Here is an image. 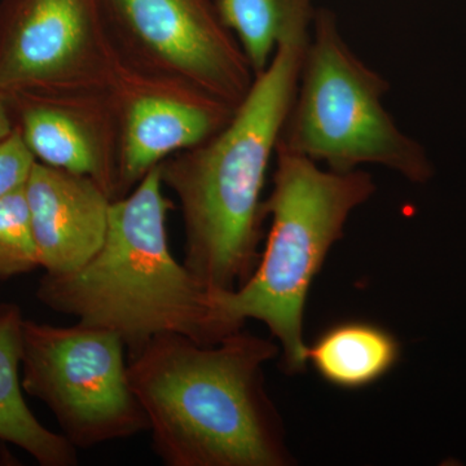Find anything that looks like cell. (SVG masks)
<instances>
[{
  "instance_id": "obj_4",
  "label": "cell",
  "mask_w": 466,
  "mask_h": 466,
  "mask_svg": "<svg viewBox=\"0 0 466 466\" xmlns=\"http://www.w3.org/2000/svg\"><path fill=\"white\" fill-rule=\"evenodd\" d=\"M271 195L265 201L271 228L253 275L238 289L213 293L214 305L229 324L262 321L280 341L285 370H305L303 311L315 276L343 238L350 214L366 204L377 187L372 175L334 173L317 162L276 152Z\"/></svg>"
},
{
  "instance_id": "obj_11",
  "label": "cell",
  "mask_w": 466,
  "mask_h": 466,
  "mask_svg": "<svg viewBox=\"0 0 466 466\" xmlns=\"http://www.w3.org/2000/svg\"><path fill=\"white\" fill-rule=\"evenodd\" d=\"M25 195L46 274L76 271L97 253L106 240L113 202L99 184L35 161Z\"/></svg>"
},
{
  "instance_id": "obj_12",
  "label": "cell",
  "mask_w": 466,
  "mask_h": 466,
  "mask_svg": "<svg viewBox=\"0 0 466 466\" xmlns=\"http://www.w3.org/2000/svg\"><path fill=\"white\" fill-rule=\"evenodd\" d=\"M24 321L18 306L0 305V441L20 447L42 466H76V447L66 435L43 426L24 400Z\"/></svg>"
},
{
  "instance_id": "obj_16",
  "label": "cell",
  "mask_w": 466,
  "mask_h": 466,
  "mask_svg": "<svg viewBox=\"0 0 466 466\" xmlns=\"http://www.w3.org/2000/svg\"><path fill=\"white\" fill-rule=\"evenodd\" d=\"M35 158L16 131L0 140V198L25 184Z\"/></svg>"
},
{
  "instance_id": "obj_5",
  "label": "cell",
  "mask_w": 466,
  "mask_h": 466,
  "mask_svg": "<svg viewBox=\"0 0 466 466\" xmlns=\"http://www.w3.org/2000/svg\"><path fill=\"white\" fill-rule=\"evenodd\" d=\"M390 87L350 48L334 12L317 9L276 152L324 162L334 173L380 165L410 182H428L433 167L424 147L383 106Z\"/></svg>"
},
{
  "instance_id": "obj_6",
  "label": "cell",
  "mask_w": 466,
  "mask_h": 466,
  "mask_svg": "<svg viewBox=\"0 0 466 466\" xmlns=\"http://www.w3.org/2000/svg\"><path fill=\"white\" fill-rule=\"evenodd\" d=\"M118 334L78 323L24 321V390L46 404L76 450L149 431L148 417L128 381Z\"/></svg>"
},
{
  "instance_id": "obj_15",
  "label": "cell",
  "mask_w": 466,
  "mask_h": 466,
  "mask_svg": "<svg viewBox=\"0 0 466 466\" xmlns=\"http://www.w3.org/2000/svg\"><path fill=\"white\" fill-rule=\"evenodd\" d=\"M41 267L27 207L25 184L0 198V280Z\"/></svg>"
},
{
  "instance_id": "obj_14",
  "label": "cell",
  "mask_w": 466,
  "mask_h": 466,
  "mask_svg": "<svg viewBox=\"0 0 466 466\" xmlns=\"http://www.w3.org/2000/svg\"><path fill=\"white\" fill-rule=\"evenodd\" d=\"M216 7L256 76L265 72L281 42L311 29L317 11L314 0H217Z\"/></svg>"
},
{
  "instance_id": "obj_1",
  "label": "cell",
  "mask_w": 466,
  "mask_h": 466,
  "mask_svg": "<svg viewBox=\"0 0 466 466\" xmlns=\"http://www.w3.org/2000/svg\"><path fill=\"white\" fill-rule=\"evenodd\" d=\"M279 346L244 330L216 345L162 333L130 352L128 381L167 466H285L283 424L263 367Z\"/></svg>"
},
{
  "instance_id": "obj_17",
  "label": "cell",
  "mask_w": 466,
  "mask_h": 466,
  "mask_svg": "<svg viewBox=\"0 0 466 466\" xmlns=\"http://www.w3.org/2000/svg\"><path fill=\"white\" fill-rule=\"evenodd\" d=\"M14 131V124H12L11 115L7 101L5 95L0 94V140L5 139Z\"/></svg>"
},
{
  "instance_id": "obj_7",
  "label": "cell",
  "mask_w": 466,
  "mask_h": 466,
  "mask_svg": "<svg viewBox=\"0 0 466 466\" xmlns=\"http://www.w3.org/2000/svg\"><path fill=\"white\" fill-rule=\"evenodd\" d=\"M118 56L238 108L254 76L211 0H100Z\"/></svg>"
},
{
  "instance_id": "obj_13",
  "label": "cell",
  "mask_w": 466,
  "mask_h": 466,
  "mask_svg": "<svg viewBox=\"0 0 466 466\" xmlns=\"http://www.w3.org/2000/svg\"><path fill=\"white\" fill-rule=\"evenodd\" d=\"M400 343L394 334L367 321L333 325L308 346L306 361L318 375L345 390L372 385L397 366Z\"/></svg>"
},
{
  "instance_id": "obj_2",
  "label": "cell",
  "mask_w": 466,
  "mask_h": 466,
  "mask_svg": "<svg viewBox=\"0 0 466 466\" xmlns=\"http://www.w3.org/2000/svg\"><path fill=\"white\" fill-rule=\"evenodd\" d=\"M309 30L278 46L231 121L159 164L184 223L183 265L210 293L242 287L258 265L267 171L293 103Z\"/></svg>"
},
{
  "instance_id": "obj_9",
  "label": "cell",
  "mask_w": 466,
  "mask_h": 466,
  "mask_svg": "<svg viewBox=\"0 0 466 466\" xmlns=\"http://www.w3.org/2000/svg\"><path fill=\"white\" fill-rule=\"evenodd\" d=\"M108 95L118 130L116 200L152 168L207 142L228 125L235 106L207 92L119 61Z\"/></svg>"
},
{
  "instance_id": "obj_8",
  "label": "cell",
  "mask_w": 466,
  "mask_h": 466,
  "mask_svg": "<svg viewBox=\"0 0 466 466\" xmlns=\"http://www.w3.org/2000/svg\"><path fill=\"white\" fill-rule=\"evenodd\" d=\"M119 61L100 0L0 3V94L108 91Z\"/></svg>"
},
{
  "instance_id": "obj_10",
  "label": "cell",
  "mask_w": 466,
  "mask_h": 466,
  "mask_svg": "<svg viewBox=\"0 0 466 466\" xmlns=\"http://www.w3.org/2000/svg\"><path fill=\"white\" fill-rule=\"evenodd\" d=\"M5 97L14 130L35 161L90 177L116 200L118 130L108 91Z\"/></svg>"
},
{
  "instance_id": "obj_3",
  "label": "cell",
  "mask_w": 466,
  "mask_h": 466,
  "mask_svg": "<svg viewBox=\"0 0 466 466\" xmlns=\"http://www.w3.org/2000/svg\"><path fill=\"white\" fill-rule=\"evenodd\" d=\"M173 208L158 165L112 202L97 253L76 271L43 276L36 299L78 323L118 334L128 354L157 334L216 345L241 330L220 317L213 293L171 254L167 217Z\"/></svg>"
}]
</instances>
